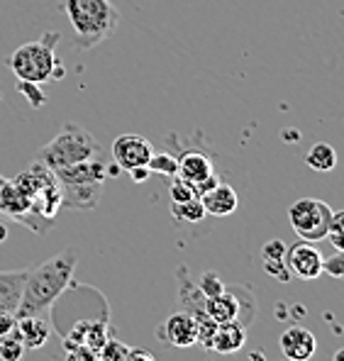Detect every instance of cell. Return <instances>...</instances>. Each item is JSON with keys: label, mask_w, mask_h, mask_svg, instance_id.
<instances>
[{"label": "cell", "mask_w": 344, "mask_h": 361, "mask_svg": "<svg viewBox=\"0 0 344 361\" xmlns=\"http://www.w3.org/2000/svg\"><path fill=\"white\" fill-rule=\"evenodd\" d=\"M78 257L73 249L56 254V257L42 262L39 267L30 269L25 276V288L15 317L44 315L51 305L63 295V290L71 286L73 271H76Z\"/></svg>", "instance_id": "cell-1"}, {"label": "cell", "mask_w": 344, "mask_h": 361, "mask_svg": "<svg viewBox=\"0 0 344 361\" xmlns=\"http://www.w3.org/2000/svg\"><path fill=\"white\" fill-rule=\"evenodd\" d=\"M63 13L73 27L78 49H95L120 25V10L110 0H63Z\"/></svg>", "instance_id": "cell-2"}, {"label": "cell", "mask_w": 344, "mask_h": 361, "mask_svg": "<svg viewBox=\"0 0 344 361\" xmlns=\"http://www.w3.org/2000/svg\"><path fill=\"white\" fill-rule=\"evenodd\" d=\"M56 44H59V32H44L42 39L18 47L8 59L10 71L18 81L37 83V86L54 81L63 73L56 59Z\"/></svg>", "instance_id": "cell-3"}, {"label": "cell", "mask_w": 344, "mask_h": 361, "mask_svg": "<svg viewBox=\"0 0 344 361\" xmlns=\"http://www.w3.org/2000/svg\"><path fill=\"white\" fill-rule=\"evenodd\" d=\"M93 157H100L98 140L86 130V127L76 125V122H63V127L49 140L39 152H37V161L44 164L47 169L56 171L63 166H73L78 161H88Z\"/></svg>", "instance_id": "cell-4"}, {"label": "cell", "mask_w": 344, "mask_h": 361, "mask_svg": "<svg viewBox=\"0 0 344 361\" xmlns=\"http://www.w3.org/2000/svg\"><path fill=\"white\" fill-rule=\"evenodd\" d=\"M332 210L325 200L317 198H300L288 208V222L298 240L303 242H320L327 237L330 230V217Z\"/></svg>", "instance_id": "cell-5"}, {"label": "cell", "mask_w": 344, "mask_h": 361, "mask_svg": "<svg viewBox=\"0 0 344 361\" xmlns=\"http://www.w3.org/2000/svg\"><path fill=\"white\" fill-rule=\"evenodd\" d=\"M178 178L188 180L190 185L195 188L198 198L210 190L213 185L220 183V178L215 176V164L210 159V154H205L203 149H183L178 154Z\"/></svg>", "instance_id": "cell-6"}, {"label": "cell", "mask_w": 344, "mask_h": 361, "mask_svg": "<svg viewBox=\"0 0 344 361\" xmlns=\"http://www.w3.org/2000/svg\"><path fill=\"white\" fill-rule=\"evenodd\" d=\"M322 254L313 242H295L293 247H285V267L288 274L298 281H315L322 276Z\"/></svg>", "instance_id": "cell-7"}, {"label": "cell", "mask_w": 344, "mask_h": 361, "mask_svg": "<svg viewBox=\"0 0 344 361\" xmlns=\"http://www.w3.org/2000/svg\"><path fill=\"white\" fill-rule=\"evenodd\" d=\"M154 154V147L142 135H120L113 142V159L120 171H132V169L147 166Z\"/></svg>", "instance_id": "cell-8"}, {"label": "cell", "mask_w": 344, "mask_h": 361, "mask_svg": "<svg viewBox=\"0 0 344 361\" xmlns=\"http://www.w3.org/2000/svg\"><path fill=\"white\" fill-rule=\"evenodd\" d=\"M156 337L178 349L193 347V344H198V322L186 310L173 312L164 320V325H159Z\"/></svg>", "instance_id": "cell-9"}, {"label": "cell", "mask_w": 344, "mask_h": 361, "mask_svg": "<svg viewBox=\"0 0 344 361\" xmlns=\"http://www.w3.org/2000/svg\"><path fill=\"white\" fill-rule=\"evenodd\" d=\"M108 332V317H103V320H83L73 327L71 334H63V347H86L93 349V352H100V347L110 339Z\"/></svg>", "instance_id": "cell-10"}, {"label": "cell", "mask_w": 344, "mask_h": 361, "mask_svg": "<svg viewBox=\"0 0 344 361\" xmlns=\"http://www.w3.org/2000/svg\"><path fill=\"white\" fill-rule=\"evenodd\" d=\"M281 352L290 361H310L317 352V339L308 327L293 325L281 334Z\"/></svg>", "instance_id": "cell-11"}, {"label": "cell", "mask_w": 344, "mask_h": 361, "mask_svg": "<svg viewBox=\"0 0 344 361\" xmlns=\"http://www.w3.org/2000/svg\"><path fill=\"white\" fill-rule=\"evenodd\" d=\"M61 188V205L71 210H95L103 195V183H66Z\"/></svg>", "instance_id": "cell-12"}, {"label": "cell", "mask_w": 344, "mask_h": 361, "mask_svg": "<svg viewBox=\"0 0 344 361\" xmlns=\"http://www.w3.org/2000/svg\"><path fill=\"white\" fill-rule=\"evenodd\" d=\"M200 203H203V208H205V215L227 217L237 210V205H240V195H237V190L232 188L230 183H218L200 195Z\"/></svg>", "instance_id": "cell-13"}, {"label": "cell", "mask_w": 344, "mask_h": 361, "mask_svg": "<svg viewBox=\"0 0 344 361\" xmlns=\"http://www.w3.org/2000/svg\"><path fill=\"white\" fill-rule=\"evenodd\" d=\"M15 332H18L20 342L25 349H42L51 334V322L42 315H27L18 317L15 322Z\"/></svg>", "instance_id": "cell-14"}, {"label": "cell", "mask_w": 344, "mask_h": 361, "mask_svg": "<svg viewBox=\"0 0 344 361\" xmlns=\"http://www.w3.org/2000/svg\"><path fill=\"white\" fill-rule=\"evenodd\" d=\"M205 312L213 317L218 325H227V322H240V298L235 290L227 286L220 295L205 300Z\"/></svg>", "instance_id": "cell-15"}, {"label": "cell", "mask_w": 344, "mask_h": 361, "mask_svg": "<svg viewBox=\"0 0 344 361\" xmlns=\"http://www.w3.org/2000/svg\"><path fill=\"white\" fill-rule=\"evenodd\" d=\"M27 271H0V312H15L23 298Z\"/></svg>", "instance_id": "cell-16"}, {"label": "cell", "mask_w": 344, "mask_h": 361, "mask_svg": "<svg viewBox=\"0 0 344 361\" xmlns=\"http://www.w3.org/2000/svg\"><path fill=\"white\" fill-rule=\"evenodd\" d=\"M245 344H247V327H242L240 322H227V325H218L210 349L227 357V354L240 352Z\"/></svg>", "instance_id": "cell-17"}, {"label": "cell", "mask_w": 344, "mask_h": 361, "mask_svg": "<svg viewBox=\"0 0 344 361\" xmlns=\"http://www.w3.org/2000/svg\"><path fill=\"white\" fill-rule=\"evenodd\" d=\"M178 300H181V310L190 312L193 317H203L208 315L205 312V295L200 293L198 283L188 279V271L186 269H178Z\"/></svg>", "instance_id": "cell-18"}, {"label": "cell", "mask_w": 344, "mask_h": 361, "mask_svg": "<svg viewBox=\"0 0 344 361\" xmlns=\"http://www.w3.org/2000/svg\"><path fill=\"white\" fill-rule=\"evenodd\" d=\"M262 267L271 279L290 281L288 267H285V244L281 240H271L262 247Z\"/></svg>", "instance_id": "cell-19"}, {"label": "cell", "mask_w": 344, "mask_h": 361, "mask_svg": "<svg viewBox=\"0 0 344 361\" xmlns=\"http://www.w3.org/2000/svg\"><path fill=\"white\" fill-rule=\"evenodd\" d=\"M305 164H308L313 171L317 173H327L332 171V169L337 166V152L332 145H327V142H317L308 149L305 154Z\"/></svg>", "instance_id": "cell-20"}, {"label": "cell", "mask_w": 344, "mask_h": 361, "mask_svg": "<svg viewBox=\"0 0 344 361\" xmlns=\"http://www.w3.org/2000/svg\"><path fill=\"white\" fill-rule=\"evenodd\" d=\"M232 290L237 293L240 298V325L242 327H250L254 322V317L259 315V305H257V298L247 286H230Z\"/></svg>", "instance_id": "cell-21"}, {"label": "cell", "mask_w": 344, "mask_h": 361, "mask_svg": "<svg viewBox=\"0 0 344 361\" xmlns=\"http://www.w3.org/2000/svg\"><path fill=\"white\" fill-rule=\"evenodd\" d=\"M149 173H159L164 178H176L178 173V159L168 152H161V154H152L149 164H147Z\"/></svg>", "instance_id": "cell-22"}, {"label": "cell", "mask_w": 344, "mask_h": 361, "mask_svg": "<svg viewBox=\"0 0 344 361\" xmlns=\"http://www.w3.org/2000/svg\"><path fill=\"white\" fill-rule=\"evenodd\" d=\"M171 215L181 222H200L205 217V208L200 198H190L183 203H171Z\"/></svg>", "instance_id": "cell-23"}, {"label": "cell", "mask_w": 344, "mask_h": 361, "mask_svg": "<svg viewBox=\"0 0 344 361\" xmlns=\"http://www.w3.org/2000/svg\"><path fill=\"white\" fill-rule=\"evenodd\" d=\"M25 352L27 349L23 347V342H20L15 330L8 334H0V359L3 361H23Z\"/></svg>", "instance_id": "cell-24"}, {"label": "cell", "mask_w": 344, "mask_h": 361, "mask_svg": "<svg viewBox=\"0 0 344 361\" xmlns=\"http://www.w3.org/2000/svg\"><path fill=\"white\" fill-rule=\"evenodd\" d=\"M325 240H330V244L337 249V252H344V210L332 212V217H330V230H327Z\"/></svg>", "instance_id": "cell-25"}, {"label": "cell", "mask_w": 344, "mask_h": 361, "mask_svg": "<svg viewBox=\"0 0 344 361\" xmlns=\"http://www.w3.org/2000/svg\"><path fill=\"white\" fill-rule=\"evenodd\" d=\"M127 354H130V347L118 339H108V342L100 347L98 352V361H127Z\"/></svg>", "instance_id": "cell-26"}, {"label": "cell", "mask_w": 344, "mask_h": 361, "mask_svg": "<svg viewBox=\"0 0 344 361\" xmlns=\"http://www.w3.org/2000/svg\"><path fill=\"white\" fill-rule=\"evenodd\" d=\"M198 288H200V293H203L205 298H213V295H220L227 286L222 283L220 276L215 274V271H205V274L200 276V281H198Z\"/></svg>", "instance_id": "cell-27"}, {"label": "cell", "mask_w": 344, "mask_h": 361, "mask_svg": "<svg viewBox=\"0 0 344 361\" xmlns=\"http://www.w3.org/2000/svg\"><path fill=\"white\" fill-rule=\"evenodd\" d=\"M168 193H171V203H183V200H190V198H198L195 188L183 178H171V185H168Z\"/></svg>", "instance_id": "cell-28"}, {"label": "cell", "mask_w": 344, "mask_h": 361, "mask_svg": "<svg viewBox=\"0 0 344 361\" xmlns=\"http://www.w3.org/2000/svg\"><path fill=\"white\" fill-rule=\"evenodd\" d=\"M322 274L332 276V279H344V252H337L332 257L322 259Z\"/></svg>", "instance_id": "cell-29"}, {"label": "cell", "mask_w": 344, "mask_h": 361, "mask_svg": "<svg viewBox=\"0 0 344 361\" xmlns=\"http://www.w3.org/2000/svg\"><path fill=\"white\" fill-rule=\"evenodd\" d=\"M18 90H20V95H25V98H27V103L32 105V108H42V105H44L47 98H44V93H42L37 83L18 81Z\"/></svg>", "instance_id": "cell-30"}, {"label": "cell", "mask_w": 344, "mask_h": 361, "mask_svg": "<svg viewBox=\"0 0 344 361\" xmlns=\"http://www.w3.org/2000/svg\"><path fill=\"white\" fill-rule=\"evenodd\" d=\"M66 352H68L66 361H98V352L86 349V347H71V349H66Z\"/></svg>", "instance_id": "cell-31"}, {"label": "cell", "mask_w": 344, "mask_h": 361, "mask_svg": "<svg viewBox=\"0 0 344 361\" xmlns=\"http://www.w3.org/2000/svg\"><path fill=\"white\" fill-rule=\"evenodd\" d=\"M15 322H18L15 312H0V334L13 332L15 330Z\"/></svg>", "instance_id": "cell-32"}, {"label": "cell", "mask_w": 344, "mask_h": 361, "mask_svg": "<svg viewBox=\"0 0 344 361\" xmlns=\"http://www.w3.org/2000/svg\"><path fill=\"white\" fill-rule=\"evenodd\" d=\"M127 361H156V359L152 357V352H147V349H130Z\"/></svg>", "instance_id": "cell-33"}, {"label": "cell", "mask_w": 344, "mask_h": 361, "mask_svg": "<svg viewBox=\"0 0 344 361\" xmlns=\"http://www.w3.org/2000/svg\"><path fill=\"white\" fill-rule=\"evenodd\" d=\"M132 176V180H135V183H145L147 178H149V169L147 166H140V169H132V171H127Z\"/></svg>", "instance_id": "cell-34"}, {"label": "cell", "mask_w": 344, "mask_h": 361, "mask_svg": "<svg viewBox=\"0 0 344 361\" xmlns=\"http://www.w3.org/2000/svg\"><path fill=\"white\" fill-rule=\"evenodd\" d=\"M332 361H344V347H342V349H337V352L332 354Z\"/></svg>", "instance_id": "cell-35"}, {"label": "cell", "mask_w": 344, "mask_h": 361, "mask_svg": "<svg viewBox=\"0 0 344 361\" xmlns=\"http://www.w3.org/2000/svg\"><path fill=\"white\" fill-rule=\"evenodd\" d=\"M250 361H266V357H264V352H254L250 357Z\"/></svg>", "instance_id": "cell-36"}, {"label": "cell", "mask_w": 344, "mask_h": 361, "mask_svg": "<svg viewBox=\"0 0 344 361\" xmlns=\"http://www.w3.org/2000/svg\"><path fill=\"white\" fill-rule=\"evenodd\" d=\"M8 240V230H5V225L0 222V242H5Z\"/></svg>", "instance_id": "cell-37"}, {"label": "cell", "mask_w": 344, "mask_h": 361, "mask_svg": "<svg viewBox=\"0 0 344 361\" xmlns=\"http://www.w3.org/2000/svg\"><path fill=\"white\" fill-rule=\"evenodd\" d=\"M3 183H5V178H3V176H0V185H3Z\"/></svg>", "instance_id": "cell-38"}, {"label": "cell", "mask_w": 344, "mask_h": 361, "mask_svg": "<svg viewBox=\"0 0 344 361\" xmlns=\"http://www.w3.org/2000/svg\"><path fill=\"white\" fill-rule=\"evenodd\" d=\"M283 361H290V359H283Z\"/></svg>", "instance_id": "cell-39"}]
</instances>
